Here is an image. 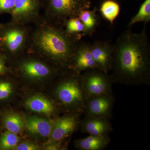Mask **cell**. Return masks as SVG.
<instances>
[{
    "label": "cell",
    "instance_id": "cell-14",
    "mask_svg": "<svg viewBox=\"0 0 150 150\" xmlns=\"http://www.w3.org/2000/svg\"><path fill=\"white\" fill-rule=\"evenodd\" d=\"M110 142L109 134L103 136L89 135L76 141L75 145L79 150H102L107 147Z\"/></svg>",
    "mask_w": 150,
    "mask_h": 150
},
{
    "label": "cell",
    "instance_id": "cell-25",
    "mask_svg": "<svg viewBox=\"0 0 150 150\" xmlns=\"http://www.w3.org/2000/svg\"><path fill=\"white\" fill-rule=\"evenodd\" d=\"M15 149L17 150H37L39 149L36 145L30 143H23L17 145Z\"/></svg>",
    "mask_w": 150,
    "mask_h": 150
},
{
    "label": "cell",
    "instance_id": "cell-19",
    "mask_svg": "<svg viewBox=\"0 0 150 150\" xmlns=\"http://www.w3.org/2000/svg\"><path fill=\"white\" fill-rule=\"evenodd\" d=\"M3 126L7 131L16 134H20L23 127V121L20 116L13 113L3 114L2 117Z\"/></svg>",
    "mask_w": 150,
    "mask_h": 150
},
{
    "label": "cell",
    "instance_id": "cell-23",
    "mask_svg": "<svg viewBox=\"0 0 150 150\" xmlns=\"http://www.w3.org/2000/svg\"><path fill=\"white\" fill-rule=\"evenodd\" d=\"M10 82L0 80V101L6 100L9 97L12 91V86Z\"/></svg>",
    "mask_w": 150,
    "mask_h": 150
},
{
    "label": "cell",
    "instance_id": "cell-20",
    "mask_svg": "<svg viewBox=\"0 0 150 150\" xmlns=\"http://www.w3.org/2000/svg\"><path fill=\"white\" fill-rule=\"evenodd\" d=\"M64 28L66 32L70 35L80 40L82 38L84 26L78 17L68 19L64 24Z\"/></svg>",
    "mask_w": 150,
    "mask_h": 150
},
{
    "label": "cell",
    "instance_id": "cell-12",
    "mask_svg": "<svg viewBox=\"0 0 150 150\" xmlns=\"http://www.w3.org/2000/svg\"><path fill=\"white\" fill-rule=\"evenodd\" d=\"M90 43L80 42L73 57L71 69L81 73L98 69L92 54Z\"/></svg>",
    "mask_w": 150,
    "mask_h": 150
},
{
    "label": "cell",
    "instance_id": "cell-17",
    "mask_svg": "<svg viewBox=\"0 0 150 150\" xmlns=\"http://www.w3.org/2000/svg\"><path fill=\"white\" fill-rule=\"evenodd\" d=\"M25 126L28 130L33 134L43 137L51 135L53 125L49 121L42 118L28 117L25 118Z\"/></svg>",
    "mask_w": 150,
    "mask_h": 150
},
{
    "label": "cell",
    "instance_id": "cell-11",
    "mask_svg": "<svg viewBox=\"0 0 150 150\" xmlns=\"http://www.w3.org/2000/svg\"><path fill=\"white\" fill-rule=\"evenodd\" d=\"M93 57L98 69L108 74L112 65L113 45L108 41L95 40L90 44Z\"/></svg>",
    "mask_w": 150,
    "mask_h": 150
},
{
    "label": "cell",
    "instance_id": "cell-22",
    "mask_svg": "<svg viewBox=\"0 0 150 150\" xmlns=\"http://www.w3.org/2000/svg\"><path fill=\"white\" fill-rule=\"evenodd\" d=\"M17 134L9 131H6L0 136V150H8L15 149L19 141Z\"/></svg>",
    "mask_w": 150,
    "mask_h": 150
},
{
    "label": "cell",
    "instance_id": "cell-7",
    "mask_svg": "<svg viewBox=\"0 0 150 150\" xmlns=\"http://www.w3.org/2000/svg\"><path fill=\"white\" fill-rule=\"evenodd\" d=\"M87 99L103 94L112 93L110 75L101 70H88L81 74Z\"/></svg>",
    "mask_w": 150,
    "mask_h": 150
},
{
    "label": "cell",
    "instance_id": "cell-26",
    "mask_svg": "<svg viewBox=\"0 0 150 150\" xmlns=\"http://www.w3.org/2000/svg\"><path fill=\"white\" fill-rule=\"evenodd\" d=\"M6 59L5 56H0V76L5 74L9 71L8 68L6 66Z\"/></svg>",
    "mask_w": 150,
    "mask_h": 150
},
{
    "label": "cell",
    "instance_id": "cell-16",
    "mask_svg": "<svg viewBox=\"0 0 150 150\" xmlns=\"http://www.w3.org/2000/svg\"><path fill=\"white\" fill-rule=\"evenodd\" d=\"M25 105L28 108L34 112L51 115L56 110V107L50 100L44 97L35 96L26 100Z\"/></svg>",
    "mask_w": 150,
    "mask_h": 150
},
{
    "label": "cell",
    "instance_id": "cell-10",
    "mask_svg": "<svg viewBox=\"0 0 150 150\" xmlns=\"http://www.w3.org/2000/svg\"><path fill=\"white\" fill-rule=\"evenodd\" d=\"M81 112H74L58 118L54 121L50 136L51 141H62L72 134L80 126Z\"/></svg>",
    "mask_w": 150,
    "mask_h": 150
},
{
    "label": "cell",
    "instance_id": "cell-2",
    "mask_svg": "<svg viewBox=\"0 0 150 150\" xmlns=\"http://www.w3.org/2000/svg\"><path fill=\"white\" fill-rule=\"evenodd\" d=\"M33 24L27 52L53 63L59 69H71L80 40L67 33L64 25L43 15Z\"/></svg>",
    "mask_w": 150,
    "mask_h": 150
},
{
    "label": "cell",
    "instance_id": "cell-8",
    "mask_svg": "<svg viewBox=\"0 0 150 150\" xmlns=\"http://www.w3.org/2000/svg\"><path fill=\"white\" fill-rule=\"evenodd\" d=\"M42 1L15 0L11 20L25 24L34 23L41 15Z\"/></svg>",
    "mask_w": 150,
    "mask_h": 150
},
{
    "label": "cell",
    "instance_id": "cell-13",
    "mask_svg": "<svg viewBox=\"0 0 150 150\" xmlns=\"http://www.w3.org/2000/svg\"><path fill=\"white\" fill-rule=\"evenodd\" d=\"M80 126L83 133L93 136L108 135L112 130L109 119L104 117L84 116Z\"/></svg>",
    "mask_w": 150,
    "mask_h": 150
},
{
    "label": "cell",
    "instance_id": "cell-6",
    "mask_svg": "<svg viewBox=\"0 0 150 150\" xmlns=\"http://www.w3.org/2000/svg\"><path fill=\"white\" fill-rule=\"evenodd\" d=\"M16 69L23 76L32 79H42L58 72L59 69L52 67L33 53L27 52L16 58Z\"/></svg>",
    "mask_w": 150,
    "mask_h": 150
},
{
    "label": "cell",
    "instance_id": "cell-5",
    "mask_svg": "<svg viewBox=\"0 0 150 150\" xmlns=\"http://www.w3.org/2000/svg\"><path fill=\"white\" fill-rule=\"evenodd\" d=\"M90 5L89 0H42V9L46 18L64 26L68 19L78 17Z\"/></svg>",
    "mask_w": 150,
    "mask_h": 150
},
{
    "label": "cell",
    "instance_id": "cell-3",
    "mask_svg": "<svg viewBox=\"0 0 150 150\" xmlns=\"http://www.w3.org/2000/svg\"><path fill=\"white\" fill-rule=\"evenodd\" d=\"M33 28L29 24L11 21L0 26V46L6 58L16 59L27 52Z\"/></svg>",
    "mask_w": 150,
    "mask_h": 150
},
{
    "label": "cell",
    "instance_id": "cell-15",
    "mask_svg": "<svg viewBox=\"0 0 150 150\" xmlns=\"http://www.w3.org/2000/svg\"><path fill=\"white\" fill-rule=\"evenodd\" d=\"M97 11V8L95 7L92 10H83L80 13L78 17L83 23L85 28L82 37H91L100 23V18L96 13Z\"/></svg>",
    "mask_w": 150,
    "mask_h": 150
},
{
    "label": "cell",
    "instance_id": "cell-9",
    "mask_svg": "<svg viewBox=\"0 0 150 150\" xmlns=\"http://www.w3.org/2000/svg\"><path fill=\"white\" fill-rule=\"evenodd\" d=\"M115 99L112 93L103 94L87 98L83 112L84 116L104 117L110 119Z\"/></svg>",
    "mask_w": 150,
    "mask_h": 150
},
{
    "label": "cell",
    "instance_id": "cell-21",
    "mask_svg": "<svg viewBox=\"0 0 150 150\" xmlns=\"http://www.w3.org/2000/svg\"><path fill=\"white\" fill-rule=\"evenodd\" d=\"M150 21V0H145L140 6L138 13L129 22L128 27L131 28L134 24L139 22H143L146 25Z\"/></svg>",
    "mask_w": 150,
    "mask_h": 150
},
{
    "label": "cell",
    "instance_id": "cell-4",
    "mask_svg": "<svg viewBox=\"0 0 150 150\" xmlns=\"http://www.w3.org/2000/svg\"><path fill=\"white\" fill-rule=\"evenodd\" d=\"M67 71H64L63 79L56 87V98L64 107L83 113L87 98L81 73L71 69Z\"/></svg>",
    "mask_w": 150,
    "mask_h": 150
},
{
    "label": "cell",
    "instance_id": "cell-24",
    "mask_svg": "<svg viewBox=\"0 0 150 150\" xmlns=\"http://www.w3.org/2000/svg\"><path fill=\"white\" fill-rule=\"evenodd\" d=\"M15 0H0V14L11 15L14 9Z\"/></svg>",
    "mask_w": 150,
    "mask_h": 150
},
{
    "label": "cell",
    "instance_id": "cell-27",
    "mask_svg": "<svg viewBox=\"0 0 150 150\" xmlns=\"http://www.w3.org/2000/svg\"><path fill=\"white\" fill-rule=\"evenodd\" d=\"M1 46H0V52H1Z\"/></svg>",
    "mask_w": 150,
    "mask_h": 150
},
{
    "label": "cell",
    "instance_id": "cell-18",
    "mask_svg": "<svg viewBox=\"0 0 150 150\" xmlns=\"http://www.w3.org/2000/svg\"><path fill=\"white\" fill-rule=\"evenodd\" d=\"M101 16L112 25L120 12V6L115 0H104L99 9Z\"/></svg>",
    "mask_w": 150,
    "mask_h": 150
},
{
    "label": "cell",
    "instance_id": "cell-1",
    "mask_svg": "<svg viewBox=\"0 0 150 150\" xmlns=\"http://www.w3.org/2000/svg\"><path fill=\"white\" fill-rule=\"evenodd\" d=\"M146 25L139 33L123 31L113 45L110 75L112 83L126 86L150 85V45Z\"/></svg>",
    "mask_w": 150,
    "mask_h": 150
}]
</instances>
